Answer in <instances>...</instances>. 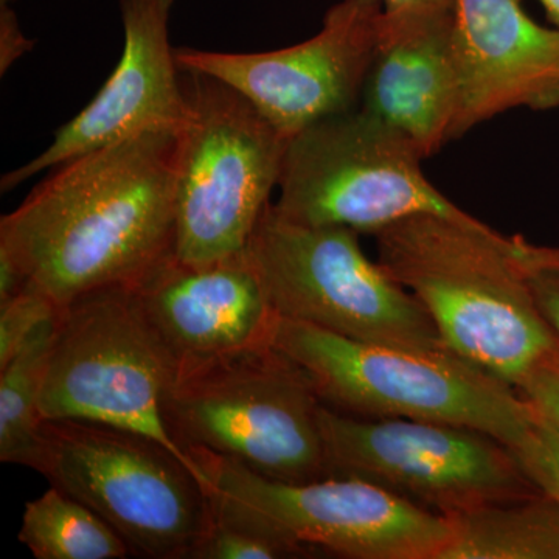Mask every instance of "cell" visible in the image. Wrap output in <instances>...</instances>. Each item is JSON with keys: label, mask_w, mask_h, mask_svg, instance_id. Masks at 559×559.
<instances>
[{"label": "cell", "mask_w": 559, "mask_h": 559, "mask_svg": "<svg viewBox=\"0 0 559 559\" xmlns=\"http://www.w3.org/2000/svg\"><path fill=\"white\" fill-rule=\"evenodd\" d=\"M522 260L540 318L559 342V248L527 242Z\"/></svg>", "instance_id": "23"}, {"label": "cell", "mask_w": 559, "mask_h": 559, "mask_svg": "<svg viewBox=\"0 0 559 559\" xmlns=\"http://www.w3.org/2000/svg\"><path fill=\"white\" fill-rule=\"evenodd\" d=\"M58 316V314H57ZM57 318L47 320L0 369V460L38 468L46 419L40 414L44 380Z\"/></svg>", "instance_id": "18"}, {"label": "cell", "mask_w": 559, "mask_h": 559, "mask_svg": "<svg viewBox=\"0 0 559 559\" xmlns=\"http://www.w3.org/2000/svg\"><path fill=\"white\" fill-rule=\"evenodd\" d=\"M358 235L294 223L267 205L246 257L275 314L349 340L450 349L421 304L364 253Z\"/></svg>", "instance_id": "7"}, {"label": "cell", "mask_w": 559, "mask_h": 559, "mask_svg": "<svg viewBox=\"0 0 559 559\" xmlns=\"http://www.w3.org/2000/svg\"><path fill=\"white\" fill-rule=\"evenodd\" d=\"M457 106L454 9L384 10L359 108L406 135L428 159L451 142Z\"/></svg>", "instance_id": "16"}, {"label": "cell", "mask_w": 559, "mask_h": 559, "mask_svg": "<svg viewBox=\"0 0 559 559\" xmlns=\"http://www.w3.org/2000/svg\"><path fill=\"white\" fill-rule=\"evenodd\" d=\"M58 307L44 294L25 286L0 304V369L5 367L47 320L57 318Z\"/></svg>", "instance_id": "22"}, {"label": "cell", "mask_w": 559, "mask_h": 559, "mask_svg": "<svg viewBox=\"0 0 559 559\" xmlns=\"http://www.w3.org/2000/svg\"><path fill=\"white\" fill-rule=\"evenodd\" d=\"M17 539L36 559H123L131 555L108 522L57 487L25 506Z\"/></svg>", "instance_id": "19"}, {"label": "cell", "mask_w": 559, "mask_h": 559, "mask_svg": "<svg viewBox=\"0 0 559 559\" xmlns=\"http://www.w3.org/2000/svg\"><path fill=\"white\" fill-rule=\"evenodd\" d=\"M179 130H154L60 165L0 221V250L58 310L134 288L175 255Z\"/></svg>", "instance_id": "1"}, {"label": "cell", "mask_w": 559, "mask_h": 559, "mask_svg": "<svg viewBox=\"0 0 559 559\" xmlns=\"http://www.w3.org/2000/svg\"><path fill=\"white\" fill-rule=\"evenodd\" d=\"M272 347L308 374L320 401L360 418H407L480 430L513 448L535 407L509 382L455 355L373 344L277 318Z\"/></svg>", "instance_id": "3"}, {"label": "cell", "mask_w": 559, "mask_h": 559, "mask_svg": "<svg viewBox=\"0 0 559 559\" xmlns=\"http://www.w3.org/2000/svg\"><path fill=\"white\" fill-rule=\"evenodd\" d=\"M171 7L173 0H121L124 47L112 75L36 159L3 176V193L47 168L121 140L182 128L189 100L170 46Z\"/></svg>", "instance_id": "13"}, {"label": "cell", "mask_w": 559, "mask_h": 559, "mask_svg": "<svg viewBox=\"0 0 559 559\" xmlns=\"http://www.w3.org/2000/svg\"><path fill=\"white\" fill-rule=\"evenodd\" d=\"M190 75L189 117L176 162L175 257L193 266L242 255L280 173L289 140L227 84Z\"/></svg>", "instance_id": "9"}, {"label": "cell", "mask_w": 559, "mask_h": 559, "mask_svg": "<svg viewBox=\"0 0 559 559\" xmlns=\"http://www.w3.org/2000/svg\"><path fill=\"white\" fill-rule=\"evenodd\" d=\"M329 477L380 485L436 513L540 495L507 444L480 430L407 418H360L323 404Z\"/></svg>", "instance_id": "11"}, {"label": "cell", "mask_w": 559, "mask_h": 559, "mask_svg": "<svg viewBox=\"0 0 559 559\" xmlns=\"http://www.w3.org/2000/svg\"><path fill=\"white\" fill-rule=\"evenodd\" d=\"M459 106L451 140L507 110L559 108V28L521 0H454Z\"/></svg>", "instance_id": "14"}, {"label": "cell", "mask_w": 559, "mask_h": 559, "mask_svg": "<svg viewBox=\"0 0 559 559\" xmlns=\"http://www.w3.org/2000/svg\"><path fill=\"white\" fill-rule=\"evenodd\" d=\"M546 9L547 16L555 27L559 28V0H539Z\"/></svg>", "instance_id": "27"}, {"label": "cell", "mask_w": 559, "mask_h": 559, "mask_svg": "<svg viewBox=\"0 0 559 559\" xmlns=\"http://www.w3.org/2000/svg\"><path fill=\"white\" fill-rule=\"evenodd\" d=\"M178 364L132 288H106L61 308L44 380V419H73L159 441L204 474L173 439L164 403Z\"/></svg>", "instance_id": "8"}, {"label": "cell", "mask_w": 559, "mask_h": 559, "mask_svg": "<svg viewBox=\"0 0 559 559\" xmlns=\"http://www.w3.org/2000/svg\"><path fill=\"white\" fill-rule=\"evenodd\" d=\"M378 263L425 308L455 355L518 389L559 349L527 275V240L421 213L374 234Z\"/></svg>", "instance_id": "2"}, {"label": "cell", "mask_w": 559, "mask_h": 559, "mask_svg": "<svg viewBox=\"0 0 559 559\" xmlns=\"http://www.w3.org/2000/svg\"><path fill=\"white\" fill-rule=\"evenodd\" d=\"M215 520L349 559H439L447 518L360 479L280 481L190 448Z\"/></svg>", "instance_id": "5"}, {"label": "cell", "mask_w": 559, "mask_h": 559, "mask_svg": "<svg viewBox=\"0 0 559 559\" xmlns=\"http://www.w3.org/2000/svg\"><path fill=\"white\" fill-rule=\"evenodd\" d=\"M510 451L535 487L559 503L558 426L535 407L527 433Z\"/></svg>", "instance_id": "21"}, {"label": "cell", "mask_w": 559, "mask_h": 559, "mask_svg": "<svg viewBox=\"0 0 559 559\" xmlns=\"http://www.w3.org/2000/svg\"><path fill=\"white\" fill-rule=\"evenodd\" d=\"M132 289L178 369L272 347L278 316L246 252L204 266L171 255Z\"/></svg>", "instance_id": "15"}, {"label": "cell", "mask_w": 559, "mask_h": 559, "mask_svg": "<svg viewBox=\"0 0 559 559\" xmlns=\"http://www.w3.org/2000/svg\"><path fill=\"white\" fill-rule=\"evenodd\" d=\"M22 44H27V40L22 38L20 27H17L16 17L13 11L3 7L2 9V68H9L13 57L11 50H16L21 55Z\"/></svg>", "instance_id": "25"}, {"label": "cell", "mask_w": 559, "mask_h": 559, "mask_svg": "<svg viewBox=\"0 0 559 559\" xmlns=\"http://www.w3.org/2000/svg\"><path fill=\"white\" fill-rule=\"evenodd\" d=\"M311 549L275 536L234 527L215 520L212 532L191 559H278L310 557Z\"/></svg>", "instance_id": "20"}, {"label": "cell", "mask_w": 559, "mask_h": 559, "mask_svg": "<svg viewBox=\"0 0 559 559\" xmlns=\"http://www.w3.org/2000/svg\"><path fill=\"white\" fill-rule=\"evenodd\" d=\"M551 362H554L555 366H557L558 369H559V349H558L557 353H555L554 356H551Z\"/></svg>", "instance_id": "28"}, {"label": "cell", "mask_w": 559, "mask_h": 559, "mask_svg": "<svg viewBox=\"0 0 559 559\" xmlns=\"http://www.w3.org/2000/svg\"><path fill=\"white\" fill-rule=\"evenodd\" d=\"M444 518L451 538L439 559H559V503L544 492Z\"/></svg>", "instance_id": "17"}, {"label": "cell", "mask_w": 559, "mask_h": 559, "mask_svg": "<svg viewBox=\"0 0 559 559\" xmlns=\"http://www.w3.org/2000/svg\"><path fill=\"white\" fill-rule=\"evenodd\" d=\"M382 0H341L318 35L260 53L176 49L182 72L227 84L290 140L311 124L356 109L378 44Z\"/></svg>", "instance_id": "12"}, {"label": "cell", "mask_w": 559, "mask_h": 559, "mask_svg": "<svg viewBox=\"0 0 559 559\" xmlns=\"http://www.w3.org/2000/svg\"><path fill=\"white\" fill-rule=\"evenodd\" d=\"M384 10L399 11L423 9V7H440V9H454V0H382Z\"/></svg>", "instance_id": "26"}, {"label": "cell", "mask_w": 559, "mask_h": 559, "mask_svg": "<svg viewBox=\"0 0 559 559\" xmlns=\"http://www.w3.org/2000/svg\"><path fill=\"white\" fill-rule=\"evenodd\" d=\"M322 406L308 374L266 347L180 367L164 415L183 451H209L297 484L329 477Z\"/></svg>", "instance_id": "4"}, {"label": "cell", "mask_w": 559, "mask_h": 559, "mask_svg": "<svg viewBox=\"0 0 559 559\" xmlns=\"http://www.w3.org/2000/svg\"><path fill=\"white\" fill-rule=\"evenodd\" d=\"M425 160L399 130L360 108L289 140L280 173V215L305 226L371 234L421 213L479 224L430 183Z\"/></svg>", "instance_id": "10"}, {"label": "cell", "mask_w": 559, "mask_h": 559, "mask_svg": "<svg viewBox=\"0 0 559 559\" xmlns=\"http://www.w3.org/2000/svg\"><path fill=\"white\" fill-rule=\"evenodd\" d=\"M36 471L116 530L131 555L191 559L215 525L205 485L159 441L73 419H46Z\"/></svg>", "instance_id": "6"}, {"label": "cell", "mask_w": 559, "mask_h": 559, "mask_svg": "<svg viewBox=\"0 0 559 559\" xmlns=\"http://www.w3.org/2000/svg\"><path fill=\"white\" fill-rule=\"evenodd\" d=\"M516 390L559 428V369L551 358L533 370Z\"/></svg>", "instance_id": "24"}]
</instances>
